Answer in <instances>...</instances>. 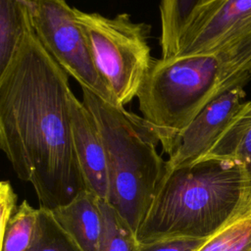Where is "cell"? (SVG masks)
I'll use <instances>...</instances> for the list:
<instances>
[{
	"instance_id": "obj_1",
	"label": "cell",
	"mask_w": 251,
	"mask_h": 251,
	"mask_svg": "<svg viewBox=\"0 0 251 251\" xmlns=\"http://www.w3.org/2000/svg\"><path fill=\"white\" fill-rule=\"evenodd\" d=\"M73 93L69 75L29 29L0 73V147L50 210L86 189L74 143Z\"/></svg>"
},
{
	"instance_id": "obj_2",
	"label": "cell",
	"mask_w": 251,
	"mask_h": 251,
	"mask_svg": "<svg viewBox=\"0 0 251 251\" xmlns=\"http://www.w3.org/2000/svg\"><path fill=\"white\" fill-rule=\"evenodd\" d=\"M251 211V181L229 159L205 157L168 170L136 236L140 244L176 237L209 238Z\"/></svg>"
},
{
	"instance_id": "obj_3",
	"label": "cell",
	"mask_w": 251,
	"mask_h": 251,
	"mask_svg": "<svg viewBox=\"0 0 251 251\" xmlns=\"http://www.w3.org/2000/svg\"><path fill=\"white\" fill-rule=\"evenodd\" d=\"M81 89V101L90 112L106 150V201L136 233L168 172L167 160L158 153V138L142 117Z\"/></svg>"
},
{
	"instance_id": "obj_4",
	"label": "cell",
	"mask_w": 251,
	"mask_h": 251,
	"mask_svg": "<svg viewBox=\"0 0 251 251\" xmlns=\"http://www.w3.org/2000/svg\"><path fill=\"white\" fill-rule=\"evenodd\" d=\"M229 90L214 54L153 61L137 94L141 117L168 155L176 136L212 100Z\"/></svg>"
},
{
	"instance_id": "obj_5",
	"label": "cell",
	"mask_w": 251,
	"mask_h": 251,
	"mask_svg": "<svg viewBox=\"0 0 251 251\" xmlns=\"http://www.w3.org/2000/svg\"><path fill=\"white\" fill-rule=\"evenodd\" d=\"M94 65L114 105L125 107L137 94L152 66L150 25L133 22L126 13L113 18L75 8Z\"/></svg>"
},
{
	"instance_id": "obj_6",
	"label": "cell",
	"mask_w": 251,
	"mask_h": 251,
	"mask_svg": "<svg viewBox=\"0 0 251 251\" xmlns=\"http://www.w3.org/2000/svg\"><path fill=\"white\" fill-rule=\"evenodd\" d=\"M195 54L217 56L229 89L245 85L251 77V0H213L201 6L174 56Z\"/></svg>"
},
{
	"instance_id": "obj_7",
	"label": "cell",
	"mask_w": 251,
	"mask_h": 251,
	"mask_svg": "<svg viewBox=\"0 0 251 251\" xmlns=\"http://www.w3.org/2000/svg\"><path fill=\"white\" fill-rule=\"evenodd\" d=\"M32 26L48 53L81 88L114 104L94 65L75 7L66 0H35Z\"/></svg>"
},
{
	"instance_id": "obj_8",
	"label": "cell",
	"mask_w": 251,
	"mask_h": 251,
	"mask_svg": "<svg viewBox=\"0 0 251 251\" xmlns=\"http://www.w3.org/2000/svg\"><path fill=\"white\" fill-rule=\"evenodd\" d=\"M244 85L235 86L205 106L176 136L168 154V170L204 158L245 102Z\"/></svg>"
},
{
	"instance_id": "obj_9",
	"label": "cell",
	"mask_w": 251,
	"mask_h": 251,
	"mask_svg": "<svg viewBox=\"0 0 251 251\" xmlns=\"http://www.w3.org/2000/svg\"><path fill=\"white\" fill-rule=\"evenodd\" d=\"M71 117L75 149L86 189L106 200L108 196L106 150L90 112L74 93L71 96Z\"/></svg>"
},
{
	"instance_id": "obj_10",
	"label": "cell",
	"mask_w": 251,
	"mask_h": 251,
	"mask_svg": "<svg viewBox=\"0 0 251 251\" xmlns=\"http://www.w3.org/2000/svg\"><path fill=\"white\" fill-rule=\"evenodd\" d=\"M100 197L88 189L79 192L68 204L52 213L59 225L82 251H99L104 228Z\"/></svg>"
},
{
	"instance_id": "obj_11",
	"label": "cell",
	"mask_w": 251,
	"mask_h": 251,
	"mask_svg": "<svg viewBox=\"0 0 251 251\" xmlns=\"http://www.w3.org/2000/svg\"><path fill=\"white\" fill-rule=\"evenodd\" d=\"M35 0H0V73L17 53L25 34L32 29Z\"/></svg>"
},
{
	"instance_id": "obj_12",
	"label": "cell",
	"mask_w": 251,
	"mask_h": 251,
	"mask_svg": "<svg viewBox=\"0 0 251 251\" xmlns=\"http://www.w3.org/2000/svg\"><path fill=\"white\" fill-rule=\"evenodd\" d=\"M205 157L240 163L251 181V101L243 103Z\"/></svg>"
},
{
	"instance_id": "obj_13",
	"label": "cell",
	"mask_w": 251,
	"mask_h": 251,
	"mask_svg": "<svg viewBox=\"0 0 251 251\" xmlns=\"http://www.w3.org/2000/svg\"><path fill=\"white\" fill-rule=\"evenodd\" d=\"M213 0H161L160 46L162 58H169L176 53L181 34L193 14L203 5Z\"/></svg>"
},
{
	"instance_id": "obj_14",
	"label": "cell",
	"mask_w": 251,
	"mask_h": 251,
	"mask_svg": "<svg viewBox=\"0 0 251 251\" xmlns=\"http://www.w3.org/2000/svg\"><path fill=\"white\" fill-rule=\"evenodd\" d=\"M38 218V209L25 200L18 206L0 233L1 251H28L34 239Z\"/></svg>"
},
{
	"instance_id": "obj_15",
	"label": "cell",
	"mask_w": 251,
	"mask_h": 251,
	"mask_svg": "<svg viewBox=\"0 0 251 251\" xmlns=\"http://www.w3.org/2000/svg\"><path fill=\"white\" fill-rule=\"evenodd\" d=\"M104 228L99 251H140L135 231L105 199H100Z\"/></svg>"
},
{
	"instance_id": "obj_16",
	"label": "cell",
	"mask_w": 251,
	"mask_h": 251,
	"mask_svg": "<svg viewBox=\"0 0 251 251\" xmlns=\"http://www.w3.org/2000/svg\"><path fill=\"white\" fill-rule=\"evenodd\" d=\"M28 251H82L56 221L52 210L39 207L34 239Z\"/></svg>"
},
{
	"instance_id": "obj_17",
	"label": "cell",
	"mask_w": 251,
	"mask_h": 251,
	"mask_svg": "<svg viewBox=\"0 0 251 251\" xmlns=\"http://www.w3.org/2000/svg\"><path fill=\"white\" fill-rule=\"evenodd\" d=\"M198 251H251V211L210 236Z\"/></svg>"
},
{
	"instance_id": "obj_18",
	"label": "cell",
	"mask_w": 251,
	"mask_h": 251,
	"mask_svg": "<svg viewBox=\"0 0 251 251\" xmlns=\"http://www.w3.org/2000/svg\"><path fill=\"white\" fill-rule=\"evenodd\" d=\"M208 238L176 237L140 244V251H198Z\"/></svg>"
},
{
	"instance_id": "obj_19",
	"label": "cell",
	"mask_w": 251,
	"mask_h": 251,
	"mask_svg": "<svg viewBox=\"0 0 251 251\" xmlns=\"http://www.w3.org/2000/svg\"><path fill=\"white\" fill-rule=\"evenodd\" d=\"M17 194L11 183L3 180L0 183V233L5 229L6 225L17 210Z\"/></svg>"
}]
</instances>
